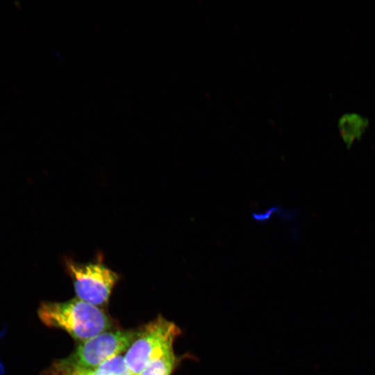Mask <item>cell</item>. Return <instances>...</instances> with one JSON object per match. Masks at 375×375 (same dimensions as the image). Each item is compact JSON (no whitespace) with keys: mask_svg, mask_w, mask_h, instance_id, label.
<instances>
[{"mask_svg":"<svg viewBox=\"0 0 375 375\" xmlns=\"http://www.w3.org/2000/svg\"><path fill=\"white\" fill-rule=\"evenodd\" d=\"M369 126L367 117L357 112H345L338 119L337 126L347 147L360 140Z\"/></svg>","mask_w":375,"mask_h":375,"instance_id":"cell-5","label":"cell"},{"mask_svg":"<svg viewBox=\"0 0 375 375\" xmlns=\"http://www.w3.org/2000/svg\"><path fill=\"white\" fill-rule=\"evenodd\" d=\"M139 334V330L105 331L83 341L66 358L81 367L94 369L106 360L127 351Z\"/></svg>","mask_w":375,"mask_h":375,"instance_id":"cell-4","label":"cell"},{"mask_svg":"<svg viewBox=\"0 0 375 375\" xmlns=\"http://www.w3.org/2000/svg\"><path fill=\"white\" fill-rule=\"evenodd\" d=\"M65 265L78 299L96 306L108 303L119 280L117 273L101 260L81 263L68 258Z\"/></svg>","mask_w":375,"mask_h":375,"instance_id":"cell-3","label":"cell"},{"mask_svg":"<svg viewBox=\"0 0 375 375\" xmlns=\"http://www.w3.org/2000/svg\"><path fill=\"white\" fill-rule=\"evenodd\" d=\"M51 375H103L95 369L74 365L66 358L55 361L51 367Z\"/></svg>","mask_w":375,"mask_h":375,"instance_id":"cell-7","label":"cell"},{"mask_svg":"<svg viewBox=\"0 0 375 375\" xmlns=\"http://www.w3.org/2000/svg\"><path fill=\"white\" fill-rule=\"evenodd\" d=\"M181 331L176 324L162 316L139 329V334L124 356L132 375H139L151 361L174 349L173 344Z\"/></svg>","mask_w":375,"mask_h":375,"instance_id":"cell-2","label":"cell"},{"mask_svg":"<svg viewBox=\"0 0 375 375\" xmlns=\"http://www.w3.org/2000/svg\"><path fill=\"white\" fill-rule=\"evenodd\" d=\"M94 369L103 375H132L124 356L121 355L106 360Z\"/></svg>","mask_w":375,"mask_h":375,"instance_id":"cell-8","label":"cell"},{"mask_svg":"<svg viewBox=\"0 0 375 375\" xmlns=\"http://www.w3.org/2000/svg\"><path fill=\"white\" fill-rule=\"evenodd\" d=\"M38 315L47 326L62 329L82 342L107 331L112 326L101 309L78 298L64 302L43 301Z\"/></svg>","mask_w":375,"mask_h":375,"instance_id":"cell-1","label":"cell"},{"mask_svg":"<svg viewBox=\"0 0 375 375\" xmlns=\"http://www.w3.org/2000/svg\"><path fill=\"white\" fill-rule=\"evenodd\" d=\"M179 361L180 358L172 349L149 362L139 375H172Z\"/></svg>","mask_w":375,"mask_h":375,"instance_id":"cell-6","label":"cell"}]
</instances>
